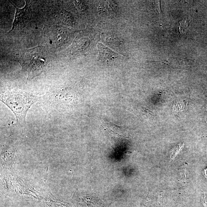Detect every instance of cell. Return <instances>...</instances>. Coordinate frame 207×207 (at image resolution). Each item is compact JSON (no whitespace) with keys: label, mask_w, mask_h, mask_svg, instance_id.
<instances>
[{"label":"cell","mask_w":207,"mask_h":207,"mask_svg":"<svg viewBox=\"0 0 207 207\" xmlns=\"http://www.w3.org/2000/svg\"><path fill=\"white\" fill-rule=\"evenodd\" d=\"M1 101L14 113L17 124L23 125L28 110L38 101V98L26 92L9 88L1 91Z\"/></svg>","instance_id":"obj_1"},{"label":"cell","mask_w":207,"mask_h":207,"mask_svg":"<svg viewBox=\"0 0 207 207\" xmlns=\"http://www.w3.org/2000/svg\"><path fill=\"white\" fill-rule=\"evenodd\" d=\"M48 60L47 53L42 47L25 50L20 64L23 71L28 73L27 80H31L39 75L47 66Z\"/></svg>","instance_id":"obj_2"},{"label":"cell","mask_w":207,"mask_h":207,"mask_svg":"<svg viewBox=\"0 0 207 207\" xmlns=\"http://www.w3.org/2000/svg\"><path fill=\"white\" fill-rule=\"evenodd\" d=\"M100 60L103 61H112L117 58V54L101 43L98 44Z\"/></svg>","instance_id":"obj_3"},{"label":"cell","mask_w":207,"mask_h":207,"mask_svg":"<svg viewBox=\"0 0 207 207\" xmlns=\"http://www.w3.org/2000/svg\"><path fill=\"white\" fill-rule=\"evenodd\" d=\"M101 125L104 127L107 131L113 135L117 136H121L119 132L125 130V128L119 126L103 119H101Z\"/></svg>","instance_id":"obj_4"},{"label":"cell","mask_w":207,"mask_h":207,"mask_svg":"<svg viewBox=\"0 0 207 207\" xmlns=\"http://www.w3.org/2000/svg\"><path fill=\"white\" fill-rule=\"evenodd\" d=\"M15 7L16 12L13 25L12 30H14L18 25L23 23L25 20V17H26L27 13V8L26 6L22 9H19L16 7Z\"/></svg>","instance_id":"obj_5"},{"label":"cell","mask_w":207,"mask_h":207,"mask_svg":"<svg viewBox=\"0 0 207 207\" xmlns=\"http://www.w3.org/2000/svg\"><path fill=\"white\" fill-rule=\"evenodd\" d=\"M173 109L175 114L185 112L187 109V102L184 101L177 102L173 105Z\"/></svg>","instance_id":"obj_6"},{"label":"cell","mask_w":207,"mask_h":207,"mask_svg":"<svg viewBox=\"0 0 207 207\" xmlns=\"http://www.w3.org/2000/svg\"><path fill=\"white\" fill-rule=\"evenodd\" d=\"M68 34L66 31L64 30H60L57 34V38L59 44H61L67 40Z\"/></svg>","instance_id":"obj_7"},{"label":"cell","mask_w":207,"mask_h":207,"mask_svg":"<svg viewBox=\"0 0 207 207\" xmlns=\"http://www.w3.org/2000/svg\"><path fill=\"white\" fill-rule=\"evenodd\" d=\"M184 144H180L172 149L170 154V157L171 158L174 159L184 147Z\"/></svg>","instance_id":"obj_8"},{"label":"cell","mask_w":207,"mask_h":207,"mask_svg":"<svg viewBox=\"0 0 207 207\" xmlns=\"http://www.w3.org/2000/svg\"><path fill=\"white\" fill-rule=\"evenodd\" d=\"M180 31L181 32V34H184V32L186 31V28L188 27L187 22L185 20L181 21L180 22Z\"/></svg>","instance_id":"obj_9"},{"label":"cell","mask_w":207,"mask_h":207,"mask_svg":"<svg viewBox=\"0 0 207 207\" xmlns=\"http://www.w3.org/2000/svg\"><path fill=\"white\" fill-rule=\"evenodd\" d=\"M205 177L207 179V167L206 169H204Z\"/></svg>","instance_id":"obj_10"}]
</instances>
